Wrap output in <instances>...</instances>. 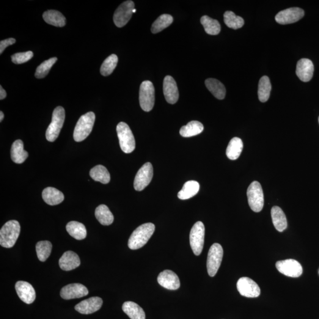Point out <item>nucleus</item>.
Segmentation results:
<instances>
[{
    "label": "nucleus",
    "mask_w": 319,
    "mask_h": 319,
    "mask_svg": "<svg viewBox=\"0 0 319 319\" xmlns=\"http://www.w3.org/2000/svg\"><path fill=\"white\" fill-rule=\"evenodd\" d=\"M243 150V142L241 139L234 137L230 140L228 144L226 154L228 158L235 160L240 156Z\"/></svg>",
    "instance_id": "nucleus-31"
},
{
    "label": "nucleus",
    "mask_w": 319,
    "mask_h": 319,
    "mask_svg": "<svg viewBox=\"0 0 319 319\" xmlns=\"http://www.w3.org/2000/svg\"><path fill=\"white\" fill-rule=\"evenodd\" d=\"M103 301L99 297H92L80 302L76 305L75 309L81 314L89 315L97 312L103 306Z\"/></svg>",
    "instance_id": "nucleus-16"
},
{
    "label": "nucleus",
    "mask_w": 319,
    "mask_h": 319,
    "mask_svg": "<svg viewBox=\"0 0 319 319\" xmlns=\"http://www.w3.org/2000/svg\"><path fill=\"white\" fill-rule=\"evenodd\" d=\"M204 127L201 123L197 121H192L188 124L181 128L180 134L183 137H193L201 133Z\"/></svg>",
    "instance_id": "nucleus-33"
},
{
    "label": "nucleus",
    "mask_w": 319,
    "mask_h": 319,
    "mask_svg": "<svg viewBox=\"0 0 319 319\" xmlns=\"http://www.w3.org/2000/svg\"><path fill=\"white\" fill-rule=\"evenodd\" d=\"M60 268L64 271H71L78 268L81 265L78 255L71 251L65 252L59 261Z\"/></svg>",
    "instance_id": "nucleus-21"
},
{
    "label": "nucleus",
    "mask_w": 319,
    "mask_h": 319,
    "mask_svg": "<svg viewBox=\"0 0 319 319\" xmlns=\"http://www.w3.org/2000/svg\"><path fill=\"white\" fill-rule=\"evenodd\" d=\"M117 132L121 148L126 154L133 152L136 148L134 135L126 123L121 122L117 126Z\"/></svg>",
    "instance_id": "nucleus-5"
},
{
    "label": "nucleus",
    "mask_w": 319,
    "mask_h": 319,
    "mask_svg": "<svg viewBox=\"0 0 319 319\" xmlns=\"http://www.w3.org/2000/svg\"><path fill=\"white\" fill-rule=\"evenodd\" d=\"M95 120V115L93 112L82 115L77 122L73 133V139L76 142L86 139L92 130Z\"/></svg>",
    "instance_id": "nucleus-3"
},
{
    "label": "nucleus",
    "mask_w": 319,
    "mask_h": 319,
    "mask_svg": "<svg viewBox=\"0 0 319 319\" xmlns=\"http://www.w3.org/2000/svg\"><path fill=\"white\" fill-rule=\"evenodd\" d=\"M16 292L19 298L26 304H32L35 299V291L34 287L30 283L24 281L16 283L15 285Z\"/></svg>",
    "instance_id": "nucleus-19"
},
{
    "label": "nucleus",
    "mask_w": 319,
    "mask_h": 319,
    "mask_svg": "<svg viewBox=\"0 0 319 319\" xmlns=\"http://www.w3.org/2000/svg\"><path fill=\"white\" fill-rule=\"evenodd\" d=\"M314 72V65L312 60L301 59L297 63L296 75L301 81L307 82L312 79Z\"/></svg>",
    "instance_id": "nucleus-20"
},
{
    "label": "nucleus",
    "mask_w": 319,
    "mask_h": 319,
    "mask_svg": "<svg viewBox=\"0 0 319 319\" xmlns=\"http://www.w3.org/2000/svg\"><path fill=\"white\" fill-rule=\"evenodd\" d=\"M304 10L298 7L289 8L281 11L276 16V21L281 24L296 23L304 17Z\"/></svg>",
    "instance_id": "nucleus-14"
},
{
    "label": "nucleus",
    "mask_w": 319,
    "mask_h": 319,
    "mask_svg": "<svg viewBox=\"0 0 319 319\" xmlns=\"http://www.w3.org/2000/svg\"><path fill=\"white\" fill-rule=\"evenodd\" d=\"M89 175L93 180L103 184H108L111 179L108 170L102 165H98V166L93 167L90 170Z\"/></svg>",
    "instance_id": "nucleus-32"
},
{
    "label": "nucleus",
    "mask_w": 319,
    "mask_h": 319,
    "mask_svg": "<svg viewBox=\"0 0 319 319\" xmlns=\"http://www.w3.org/2000/svg\"><path fill=\"white\" fill-rule=\"evenodd\" d=\"M153 177V168L150 163H145L135 177L134 187L137 191H142L149 185Z\"/></svg>",
    "instance_id": "nucleus-11"
},
{
    "label": "nucleus",
    "mask_w": 319,
    "mask_h": 319,
    "mask_svg": "<svg viewBox=\"0 0 319 319\" xmlns=\"http://www.w3.org/2000/svg\"><path fill=\"white\" fill-rule=\"evenodd\" d=\"M247 197L248 204L253 211L260 213L262 211L265 204V197L262 187L258 181H253L249 186L247 190Z\"/></svg>",
    "instance_id": "nucleus-6"
},
{
    "label": "nucleus",
    "mask_w": 319,
    "mask_h": 319,
    "mask_svg": "<svg viewBox=\"0 0 319 319\" xmlns=\"http://www.w3.org/2000/svg\"><path fill=\"white\" fill-rule=\"evenodd\" d=\"M205 85L214 97L218 100H223L225 98L226 95V89L224 85L218 80L213 78L206 79Z\"/></svg>",
    "instance_id": "nucleus-26"
},
{
    "label": "nucleus",
    "mask_w": 319,
    "mask_h": 319,
    "mask_svg": "<svg viewBox=\"0 0 319 319\" xmlns=\"http://www.w3.org/2000/svg\"><path fill=\"white\" fill-rule=\"evenodd\" d=\"M224 18L225 24L230 28L238 29L244 26V19L230 11L225 12Z\"/></svg>",
    "instance_id": "nucleus-38"
},
{
    "label": "nucleus",
    "mask_w": 319,
    "mask_h": 319,
    "mask_svg": "<svg viewBox=\"0 0 319 319\" xmlns=\"http://www.w3.org/2000/svg\"><path fill=\"white\" fill-rule=\"evenodd\" d=\"M52 249V244L48 241L38 242L35 246L38 259L45 262L50 256Z\"/></svg>",
    "instance_id": "nucleus-37"
},
{
    "label": "nucleus",
    "mask_w": 319,
    "mask_h": 319,
    "mask_svg": "<svg viewBox=\"0 0 319 319\" xmlns=\"http://www.w3.org/2000/svg\"><path fill=\"white\" fill-rule=\"evenodd\" d=\"M205 229L204 224L198 221L192 227L190 233V244L195 255L198 256L202 252L204 246Z\"/></svg>",
    "instance_id": "nucleus-8"
},
{
    "label": "nucleus",
    "mask_w": 319,
    "mask_h": 319,
    "mask_svg": "<svg viewBox=\"0 0 319 319\" xmlns=\"http://www.w3.org/2000/svg\"><path fill=\"white\" fill-rule=\"evenodd\" d=\"M271 90L270 80L268 76H264L261 78L258 84V99L262 103H266L268 100Z\"/></svg>",
    "instance_id": "nucleus-34"
},
{
    "label": "nucleus",
    "mask_w": 319,
    "mask_h": 319,
    "mask_svg": "<svg viewBox=\"0 0 319 319\" xmlns=\"http://www.w3.org/2000/svg\"><path fill=\"white\" fill-rule=\"evenodd\" d=\"M200 23L204 27L206 34L208 35H217L221 32V24L219 21L208 16H203L200 19Z\"/></svg>",
    "instance_id": "nucleus-35"
},
{
    "label": "nucleus",
    "mask_w": 319,
    "mask_h": 319,
    "mask_svg": "<svg viewBox=\"0 0 319 319\" xmlns=\"http://www.w3.org/2000/svg\"><path fill=\"white\" fill-rule=\"evenodd\" d=\"M123 312L131 319H145L144 310L133 301H126L123 305Z\"/></svg>",
    "instance_id": "nucleus-25"
},
{
    "label": "nucleus",
    "mask_w": 319,
    "mask_h": 319,
    "mask_svg": "<svg viewBox=\"0 0 319 319\" xmlns=\"http://www.w3.org/2000/svg\"><path fill=\"white\" fill-rule=\"evenodd\" d=\"M134 3L133 1H126L115 11L114 22L118 27H123L127 24L133 15Z\"/></svg>",
    "instance_id": "nucleus-10"
},
{
    "label": "nucleus",
    "mask_w": 319,
    "mask_h": 319,
    "mask_svg": "<svg viewBox=\"0 0 319 319\" xmlns=\"http://www.w3.org/2000/svg\"><path fill=\"white\" fill-rule=\"evenodd\" d=\"M173 18L171 15L164 14L156 19L151 26V32L154 34H158L162 30L168 27L173 23Z\"/></svg>",
    "instance_id": "nucleus-36"
},
{
    "label": "nucleus",
    "mask_w": 319,
    "mask_h": 319,
    "mask_svg": "<svg viewBox=\"0 0 319 319\" xmlns=\"http://www.w3.org/2000/svg\"><path fill=\"white\" fill-rule=\"evenodd\" d=\"M42 197L47 204L51 206L57 205L64 200V195L56 188L48 187L43 190Z\"/></svg>",
    "instance_id": "nucleus-22"
},
{
    "label": "nucleus",
    "mask_w": 319,
    "mask_h": 319,
    "mask_svg": "<svg viewBox=\"0 0 319 319\" xmlns=\"http://www.w3.org/2000/svg\"><path fill=\"white\" fill-rule=\"evenodd\" d=\"M136 9H134L133 10V13H136Z\"/></svg>",
    "instance_id": "nucleus-45"
},
{
    "label": "nucleus",
    "mask_w": 319,
    "mask_h": 319,
    "mask_svg": "<svg viewBox=\"0 0 319 319\" xmlns=\"http://www.w3.org/2000/svg\"><path fill=\"white\" fill-rule=\"evenodd\" d=\"M20 233V225L15 220L5 223L0 230V244L4 248L15 246Z\"/></svg>",
    "instance_id": "nucleus-2"
},
{
    "label": "nucleus",
    "mask_w": 319,
    "mask_h": 319,
    "mask_svg": "<svg viewBox=\"0 0 319 319\" xmlns=\"http://www.w3.org/2000/svg\"><path fill=\"white\" fill-rule=\"evenodd\" d=\"M271 214L274 227L279 232H283L287 228V218L284 212L279 206H274L271 209Z\"/></svg>",
    "instance_id": "nucleus-23"
},
{
    "label": "nucleus",
    "mask_w": 319,
    "mask_h": 319,
    "mask_svg": "<svg viewBox=\"0 0 319 319\" xmlns=\"http://www.w3.org/2000/svg\"><path fill=\"white\" fill-rule=\"evenodd\" d=\"M277 270L286 276L297 278L302 273V268L298 261L293 259L279 261L276 263Z\"/></svg>",
    "instance_id": "nucleus-13"
},
{
    "label": "nucleus",
    "mask_w": 319,
    "mask_h": 319,
    "mask_svg": "<svg viewBox=\"0 0 319 319\" xmlns=\"http://www.w3.org/2000/svg\"><path fill=\"white\" fill-rule=\"evenodd\" d=\"M33 57H34V53L32 51L21 52L12 55V60L15 64H22L28 62Z\"/></svg>",
    "instance_id": "nucleus-41"
},
{
    "label": "nucleus",
    "mask_w": 319,
    "mask_h": 319,
    "mask_svg": "<svg viewBox=\"0 0 319 319\" xmlns=\"http://www.w3.org/2000/svg\"><path fill=\"white\" fill-rule=\"evenodd\" d=\"M16 42L15 38H9L0 42V54H2L8 46L13 45Z\"/></svg>",
    "instance_id": "nucleus-42"
},
{
    "label": "nucleus",
    "mask_w": 319,
    "mask_h": 319,
    "mask_svg": "<svg viewBox=\"0 0 319 319\" xmlns=\"http://www.w3.org/2000/svg\"><path fill=\"white\" fill-rule=\"evenodd\" d=\"M65 118V111L62 106H57L54 109L52 115V122L47 129V140L53 142L57 139L61 131Z\"/></svg>",
    "instance_id": "nucleus-4"
},
{
    "label": "nucleus",
    "mask_w": 319,
    "mask_h": 319,
    "mask_svg": "<svg viewBox=\"0 0 319 319\" xmlns=\"http://www.w3.org/2000/svg\"><path fill=\"white\" fill-rule=\"evenodd\" d=\"M88 288L83 284L73 283L65 286L60 291V296L65 300L83 298L89 294Z\"/></svg>",
    "instance_id": "nucleus-15"
},
{
    "label": "nucleus",
    "mask_w": 319,
    "mask_h": 319,
    "mask_svg": "<svg viewBox=\"0 0 319 319\" xmlns=\"http://www.w3.org/2000/svg\"><path fill=\"white\" fill-rule=\"evenodd\" d=\"M200 186L196 181H187L183 185L182 189L178 192L177 196L181 200L189 199L194 197L199 192Z\"/></svg>",
    "instance_id": "nucleus-29"
},
{
    "label": "nucleus",
    "mask_w": 319,
    "mask_h": 319,
    "mask_svg": "<svg viewBox=\"0 0 319 319\" xmlns=\"http://www.w3.org/2000/svg\"><path fill=\"white\" fill-rule=\"evenodd\" d=\"M236 287L241 295L249 298H255L260 295L261 290L259 286L254 280L248 277H242L239 279Z\"/></svg>",
    "instance_id": "nucleus-12"
},
{
    "label": "nucleus",
    "mask_w": 319,
    "mask_h": 319,
    "mask_svg": "<svg viewBox=\"0 0 319 319\" xmlns=\"http://www.w3.org/2000/svg\"><path fill=\"white\" fill-rule=\"evenodd\" d=\"M158 282L162 287L170 290H177L180 286L177 274L169 269H166L159 274Z\"/></svg>",
    "instance_id": "nucleus-17"
},
{
    "label": "nucleus",
    "mask_w": 319,
    "mask_h": 319,
    "mask_svg": "<svg viewBox=\"0 0 319 319\" xmlns=\"http://www.w3.org/2000/svg\"><path fill=\"white\" fill-rule=\"evenodd\" d=\"M155 230V225L152 223L140 225L132 233L129 238L128 246L132 250L141 248L147 243Z\"/></svg>",
    "instance_id": "nucleus-1"
},
{
    "label": "nucleus",
    "mask_w": 319,
    "mask_h": 319,
    "mask_svg": "<svg viewBox=\"0 0 319 319\" xmlns=\"http://www.w3.org/2000/svg\"><path fill=\"white\" fill-rule=\"evenodd\" d=\"M6 97L7 92L3 89H2V87L1 85V86H0V100H4V99Z\"/></svg>",
    "instance_id": "nucleus-43"
},
{
    "label": "nucleus",
    "mask_w": 319,
    "mask_h": 319,
    "mask_svg": "<svg viewBox=\"0 0 319 319\" xmlns=\"http://www.w3.org/2000/svg\"><path fill=\"white\" fill-rule=\"evenodd\" d=\"M43 18L46 23L55 27L65 26L66 18L62 14L56 10H48L43 13Z\"/></svg>",
    "instance_id": "nucleus-27"
},
{
    "label": "nucleus",
    "mask_w": 319,
    "mask_h": 319,
    "mask_svg": "<svg viewBox=\"0 0 319 319\" xmlns=\"http://www.w3.org/2000/svg\"><path fill=\"white\" fill-rule=\"evenodd\" d=\"M118 61V57L116 54L110 55L104 60L101 67V74L104 76H109L113 72L116 68Z\"/></svg>",
    "instance_id": "nucleus-39"
},
{
    "label": "nucleus",
    "mask_w": 319,
    "mask_h": 319,
    "mask_svg": "<svg viewBox=\"0 0 319 319\" xmlns=\"http://www.w3.org/2000/svg\"><path fill=\"white\" fill-rule=\"evenodd\" d=\"M163 93L167 103L175 104L178 100V90L177 82L171 76L165 77L163 81Z\"/></svg>",
    "instance_id": "nucleus-18"
},
{
    "label": "nucleus",
    "mask_w": 319,
    "mask_h": 319,
    "mask_svg": "<svg viewBox=\"0 0 319 319\" xmlns=\"http://www.w3.org/2000/svg\"><path fill=\"white\" fill-rule=\"evenodd\" d=\"M67 232L77 240H82L87 237V231L85 225L82 223L71 221L66 227Z\"/></svg>",
    "instance_id": "nucleus-28"
},
{
    "label": "nucleus",
    "mask_w": 319,
    "mask_h": 319,
    "mask_svg": "<svg viewBox=\"0 0 319 319\" xmlns=\"http://www.w3.org/2000/svg\"><path fill=\"white\" fill-rule=\"evenodd\" d=\"M140 105L142 110L149 112L153 108L155 101V90L152 82L145 81L140 88Z\"/></svg>",
    "instance_id": "nucleus-7"
},
{
    "label": "nucleus",
    "mask_w": 319,
    "mask_h": 319,
    "mask_svg": "<svg viewBox=\"0 0 319 319\" xmlns=\"http://www.w3.org/2000/svg\"><path fill=\"white\" fill-rule=\"evenodd\" d=\"M95 217L100 224L104 226H108L114 222V216L109 210L108 206L101 205L96 209Z\"/></svg>",
    "instance_id": "nucleus-30"
},
{
    "label": "nucleus",
    "mask_w": 319,
    "mask_h": 319,
    "mask_svg": "<svg viewBox=\"0 0 319 319\" xmlns=\"http://www.w3.org/2000/svg\"><path fill=\"white\" fill-rule=\"evenodd\" d=\"M57 60V57H52V58L45 60L42 63L38 66L35 71V76L37 79H42L48 75L51 69L53 67Z\"/></svg>",
    "instance_id": "nucleus-40"
},
{
    "label": "nucleus",
    "mask_w": 319,
    "mask_h": 319,
    "mask_svg": "<svg viewBox=\"0 0 319 319\" xmlns=\"http://www.w3.org/2000/svg\"><path fill=\"white\" fill-rule=\"evenodd\" d=\"M224 251L221 245L214 244L209 251L207 258L208 273L211 277L215 276L221 266Z\"/></svg>",
    "instance_id": "nucleus-9"
},
{
    "label": "nucleus",
    "mask_w": 319,
    "mask_h": 319,
    "mask_svg": "<svg viewBox=\"0 0 319 319\" xmlns=\"http://www.w3.org/2000/svg\"><path fill=\"white\" fill-rule=\"evenodd\" d=\"M28 156V153L24 150V144L21 140H18L13 142L11 149V158L15 163H23Z\"/></svg>",
    "instance_id": "nucleus-24"
},
{
    "label": "nucleus",
    "mask_w": 319,
    "mask_h": 319,
    "mask_svg": "<svg viewBox=\"0 0 319 319\" xmlns=\"http://www.w3.org/2000/svg\"></svg>",
    "instance_id": "nucleus-46"
},
{
    "label": "nucleus",
    "mask_w": 319,
    "mask_h": 319,
    "mask_svg": "<svg viewBox=\"0 0 319 319\" xmlns=\"http://www.w3.org/2000/svg\"><path fill=\"white\" fill-rule=\"evenodd\" d=\"M4 117V115L2 111L0 112V122H1L3 120Z\"/></svg>",
    "instance_id": "nucleus-44"
}]
</instances>
